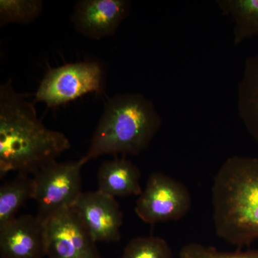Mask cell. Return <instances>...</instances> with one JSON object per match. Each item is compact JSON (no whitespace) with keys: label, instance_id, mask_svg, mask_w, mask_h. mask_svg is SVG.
Listing matches in <instances>:
<instances>
[{"label":"cell","instance_id":"277c9868","mask_svg":"<svg viewBox=\"0 0 258 258\" xmlns=\"http://www.w3.org/2000/svg\"><path fill=\"white\" fill-rule=\"evenodd\" d=\"M85 164L81 159L69 162L53 160L32 174L36 216L42 222L74 208L83 193L81 169Z\"/></svg>","mask_w":258,"mask_h":258},{"label":"cell","instance_id":"7c38bea8","mask_svg":"<svg viewBox=\"0 0 258 258\" xmlns=\"http://www.w3.org/2000/svg\"><path fill=\"white\" fill-rule=\"evenodd\" d=\"M237 108L246 130L258 144V54L244 62L237 86Z\"/></svg>","mask_w":258,"mask_h":258},{"label":"cell","instance_id":"30bf717a","mask_svg":"<svg viewBox=\"0 0 258 258\" xmlns=\"http://www.w3.org/2000/svg\"><path fill=\"white\" fill-rule=\"evenodd\" d=\"M1 258H42L45 225L37 216L23 215L0 227Z\"/></svg>","mask_w":258,"mask_h":258},{"label":"cell","instance_id":"4fadbf2b","mask_svg":"<svg viewBox=\"0 0 258 258\" xmlns=\"http://www.w3.org/2000/svg\"><path fill=\"white\" fill-rule=\"evenodd\" d=\"M215 3L221 14L233 22V45H240L258 35V0H217Z\"/></svg>","mask_w":258,"mask_h":258},{"label":"cell","instance_id":"e0dca14e","mask_svg":"<svg viewBox=\"0 0 258 258\" xmlns=\"http://www.w3.org/2000/svg\"><path fill=\"white\" fill-rule=\"evenodd\" d=\"M179 258H258V249L222 252L213 247L192 242L182 247Z\"/></svg>","mask_w":258,"mask_h":258},{"label":"cell","instance_id":"9c48e42d","mask_svg":"<svg viewBox=\"0 0 258 258\" xmlns=\"http://www.w3.org/2000/svg\"><path fill=\"white\" fill-rule=\"evenodd\" d=\"M73 208L95 242L120 240L123 213L115 198L98 190L83 192Z\"/></svg>","mask_w":258,"mask_h":258},{"label":"cell","instance_id":"5b68a950","mask_svg":"<svg viewBox=\"0 0 258 258\" xmlns=\"http://www.w3.org/2000/svg\"><path fill=\"white\" fill-rule=\"evenodd\" d=\"M105 71L98 61L86 60L51 69L44 76L35 94L34 103L56 108L88 93H102Z\"/></svg>","mask_w":258,"mask_h":258},{"label":"cell","instance_id":"6da1fadb","mask_svg":"<svg viewBox=\"0 0 258 258\" xmlns=\"http://www.w3.org/2000/svg\"><path fill=\"white\" fill-rule=\"evenodd\" d=\"M62 132L47 128L34 103L17 92L8 80L0 86V177L11 171L32 174L69 150Z\"/></svg>","mask_w":258,"mask_h":258},{"label":"cell","instance_id":"8992f818","mask_svg":"<svg viewBox=\"0 0 258 258\" xmlns=\"http://www.w3.org/2000/svg\"><path fill=\"white\" fill-rule=\"evenodd\" d=\"M191 195L186 185L162 172L149 175L136 203L135 212L145 223L178 221L191 208Z\"/></svg>","mask_w":258,"mask_h":258},{"label":"cell","instance_id":"9a60e30c","mask_svg":"<svg viewBox=\"0 0 258 258\" xmlns=\"http://www.w3.org/2000/svg\"><path fill=\"white\" fill-rule=\"evenodd\" d=\"M40 0H0V27L10 23L28 24L41 14Z\"/></svg>","mask_w":258,"mask_h":258},{"label":"cell","instance_id":"2e32d148","mask_svg":"<svg viewBox=\"0 0 258 258\" xmlns=\"http://www.w3.org/2000/svg\"><path fill=\"white\" fill-rule=\"evenodd\" d=\"M118 258H174L170 246L159 237H137L132 239Z\"/></svg>","mask_w":258,"mask_h":258},{"label":"cell","instance_id":"7a4b0ae2","mask_svg":"<svg viewBox=\"0 0 258 258\" xmlns=\"http://www.w3.org/2000/svg\"><path fill=\"white\" fill-rule=\"evenodd\" d=\"M213 222L222 240L239 247L258 239V158L226 159L212 188Z\"/></svg>","mask_w":258,"mask_h":258},{"label":"cell","instance_id":"5bb4252c","mask_svg":"<svg viewBox=\"0 0 258 258\" xmlns=\"http://www.w3.org/2000/svg\"><path fill=\"white\" fill-rule=\"evenodd\" d=\"M29 175L19 173L0 186V227L15 219L26 202L33 200V180Z\"/></svg>","mask_w":258,"mask_h":258},{"label":"cell","instance_id":"52a82bcc","mask_svg":"<svg viewBox=\"0 0 258 258\" xmlns=\"http://www.w3.org/2000/svg\"><path fill=\"white\" fill-rule=\"evenodd\" d=\"M48 258H101L96 242L74 208L44 222Z\"/></svg>","mask_w":258,"mask_h":258},{"label":"cell","instance_id":"8fae6325","mask_svg":"<svg viewBox=\"0 0 258 258\" xmlns=\"http://www.w3.org/2000/svg\"><path fill=\"white\" fill-rule=\"evenodd\" d=\"M98 190L112 198L142 194V173L138 166L125 158L115 157L102 163L98 171Z\"/></svg>","mask_w":258,"mask_h":258},{"label":"cell","instance_id":"3957f363","mask_svg":"<svg viewBox=\"0 0 258 258\" xmlns=\"http://www.w3.org/2000/svg\"><path fill=\"white\" fill-rule=\"evenodd\" d=\"M162 118L154 103L141 93H119L105 103L85 163L103 155L138 156L160 130Z\"/></svg>","mask_w":258,"mask_h":258},{"label":"cell","instance_id":"ba28073f","mask_svg":"<svg viewBox=\"0 0 258 258\" xmlns=\"http://www.w3.org/2000/svg\"><path fill=\"white\" fill-rule=\"evenodd\" d=\"M128 0H81L71 15L75 29L83 36L101 40L115 35L130 14Z\"/></svg>","mask_w":258,"mask_h":258}]
</instances>
